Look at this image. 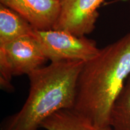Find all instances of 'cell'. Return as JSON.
<instances>
[{
    "mask_svg": "<svg viewBox=\"0 0 130 130\" xmlns=\"http://www.w3.org/2000/svg\"><path fill=\"white\" fill-rule=\"evenodd\" d=\"M130 75V32L84 62L73 109L100 126H109L111 108Z\"/></svg>",
    "mask_w": 130,
    "mask_h": 130,
    "instance_id": "1",
    "label": "cell"
},
{
    "mask_svg": "<svg viewBox=\"0 0 130 130\" xmlns=\"http://www.w3.org/2000/svg\"><path fill=\"white\" fill-rule=\"evenodd\" d=\"M82 61L51 62L28 75L29 93L22 108L6 118L1 130H37L48 117L74 108Z\"/></svg>",
    "mask_w": 130,
    "mask_h": 130,
    "instance_id": "2",
    "label": "cell"
},
{
    "mask_svg": "<svg viewBox=\"0 0 130 130\" xmlns=\"http://www.w3.org/2000/svg\"><path fill=\"white\" fill-rule=\"evenodd\" d=\"M33 36H25L0 45V84L12 92V77L28 75L45 66L48 61Z\"/></svg>",
    "mask_w": 130,
    "mask_h": 130,
    "instance_id": "3",
    "label": "cell"
},
{
    "mask_svg": "<svg viewBox=\"0 0 130 130\" xmlns=\"http://www.w3.org/2000/svg\"><path fill=\"white\" fill-rule=\"evenodd\" d=\"M33 37L51 62L90 60L100 51L95 40L63 30H35Z\"/></svg>",
    "mask_w": 130,
    "mask_h": 130,
    "instance_id": "4",
    "label": "cell"
},
{
    "mask_svg": "<svg viewBox=\"0 0 130 130\" xmlns=\"http://www.w3.org/2000/svg\"><path fill=\"white\" fill-rule=\"evenodd\" d=\"M104 0H60V12L54 30L84 37L94 30L98 9Z\"/></svg>",
    "mask_w": 130,
    "mask_h": 130,
    "instance_id": "5",
    "label": "cell"
},
{
    "mask_svg": "<svg viewBox=\"0 0 130 130\" xmlns=\"http://www.w3.org/2000/svg\"><path fill=\"white\" fill-rule=\"evenodd\" d=\"M37 30L54 28L60 12V0H0Z\"/></svg>",
    "mask_w": 130,
    "mask_h": 130,
    "instance_id": "6",
    "label": "cell"
},
{
    "mask_svg": "<svg viewBox=\"0 0 130 130\" xmlns=\"http://www.w3.org/2000/svg\"><path fill=\"white\" fill-rule=\"evenodd\" d=\"M46 130H112L110 126H100L74 109L56 112L41 123Z\"/></svg>",
    "mask_w": 130,
    "mask_h": 130,
    "instance_id": "7",
    "label": "cell"
},
{
    "mask_svg": "<svg viewBox=\"0 0 130 130\" xmlns=\"http://www.w3.org/2000/svg\"><path fill=\"white\" fill-rule=\"evenodd\" d=\"M35 30L18 13L0 4V45L25 36H32Z\"/></svg>",
    "mask_w": 130,
    "mask_h": 130,
    "instance_id": "8",
    "label": "cell"
},
{
    "mask_svg": "<svg viewBox=\"0 0 130 130\" xmlns=\"http://www.w3.org/2000/svg\"><path fill=\"white\" fill-rule=\"evenodd\" d=\"M109 126L112 130H130V75L112 105Z\"/></svg>",
    "mask_w": 130,
    "mask_h": 130,
    "instance_id": "9",
    "label": "cell"
},
{
    "mask_svg": "<svg viewBox=\"0 0 130 130\" xmlns=\"http://www.w3.org/2000/svg\"><path fill=\"white\" fill-rule=\"evenodd\" d=\"M121 1H128V0H121Z\"/></svg>",
    "mask_w": 130,
    "mask_h": 130,
    "instance_id": "10",
    "label": "cell"
}]
</instances>
